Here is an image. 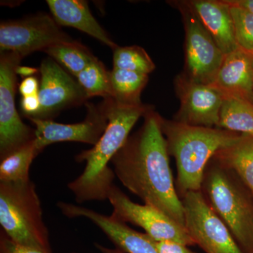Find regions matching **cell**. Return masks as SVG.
I'll list each match as a JSON object with an SVG mask.
<instances>
[{
	"label": "cell",
	"mask_w": 253,
	"mask_h": 253,
	"mask_svg": "<svg viewBox=\"0 0 253 253\" xmlns=\"http://www.w3.org/2000/svg\"><path fill=\"white\" fill-rule=\"evenodd\" d=\"M86 106L85 119L75 124L30 118L36 126L35 143L38 151L41 153L46 146L61 141H76L93 146L97 144L107 126V116L102 102L97 106L93 104Z\"/></svg>",
	"instance_id": "13"
},
{
	"label": "cell",
	"mask_w": 253,
	"mask_h": 253,
	"mask_svg": "<svg viewBox=\"0 0 253 253\" xmlns=\"http://www.w3.org/2000/svg\"><path fill=\"white\" fill-rule=\"evenodd\" d=\"M228 1L231 4L244 8L253 14V0H228Z\"/></svg>",
	"instance_id": "31"
},
{
	"label": "cell",
	"mask_w": 253,
	"mask_h": 253,
	"mask_svg": "<svg viewBox=\"0 0 253 253\" xmlns=\"http://www.w3.org/2000/svg\"><path fill=\"white\" fill-rule=\"evenodd\" d=\"M40 154L34 139L1 160L0 182H26L31 180L30 168L33 160Z\"/></svg>",
	"instance_id": "21"
},
{
	"label": "cell",
	"mask_w": 253,
	"mask_h": 253,
	"mask_svg": "<svg viewBox=\"0 0 253 253\" xmlns=\"http://www.w3.org/2000/svg\"><path fill=\"white\" fill-rule=\"evenodd\" d=\"M57 207L66 217H83L98 226L118 250L126 253H159L156 241L146 234L133 230L125 223L113 219L111 216L81 206L59 201Z\"/></svg>",
	"instance_id": "14"
},
{
	"label": "cell",
	"mask_w": 253,
	"mask_h": 253,
	"mask_svg": "<svg viewBox=\"0 0 253 253\" xmlns=\"http://www.w3.org/2000/svg\"><path fill=\"white\" fill-rule=\"evenodd\" d=\"M211 85L220 91L224 98H240L253 102L252 54L239 47L225 55Z\"/></svg>",
	"instance_id": "15"
},
{
	"label": "cell",
	"mask_w": 253,
	"mask_h": 253,
	"mask_svg": "<svg viewBox=\"0 0 253 253\" xmlns=\"http://www.w3.org/2000/svg\"><path fill=\"white\" fill-rule=\"evenodd\" d=\"M78 253L72 252V253Z\"/></svg>",
	"instance_id": "33"
},
{
	"label": "cell",
	"mask_w": 253,
	"mask_h": 253,
	"mask_svg": "<svg viewBox=\"0 0 253 253\" xmlns=\"http://www.w3.org/2000/svg\"><path fill=\"white\" fill-rule=\"evenodd\" d=\"M23 59L14 52L0 54V160L36 139V130L21 121L15 104L16 68Z\"/></svg>",
	"instance_id": "6"
},
{
	"label": "cell",
	"mask_w": 253,
	"mask_h": 253,
	"mask_svg": "<svg viewBox=\"0 0 253 253\" xmlns=\"http://www.w3.org/2000/svg\"><path fill=\"white\" fill-rule=\"evenodd\" d=\"M231 14L234 21L236 42L241 49L253 53V14L251 11L231 4Z\"/></svg>",
	"instance_id": "25"
},
{
	"label": "cell",
	"mask_w": 253,
	"mask_h": 253,
	"mask_svg": "<svg viewBox=\"0 0 253 253\" xmlns=\"http://www.w3.org/2000/svg\"><path fill=\"white\" fill-rule=\"evenodd\" d=\"M38 72V69H37V68L28 67V66H21V65L16 68V73H17V75L24 78L33 77Z\"/></svg>",
	"instance_id": "30"
},
{
	"label": "cell",
	"mask_w": 253,
	"mask_h": 253,
	"mask_svg": "<svg viewBox=\"0 0 253 253\" xmlns=\"http://www.w3.org/2000/svg\"><path fill=\"white\" fill-rule=\"evenodd\" d=\"M113 68L149 76L156 68V65L141 46H118L113 49Z\"/></svg>",
	"instance_id": "24"
},
{
	"label": "cell",
	"mask_w": 253,
	"mask_h": 253,
	"mask_svg": "<svg viewBox=\"0 0 253 253\" xmlns=\"http://www.w3.org/2000/svg\"><path fill=\"white\" fill-rule=\"evenodd\" d=\"M224 55L239 47L230 5L226 0L186 1Z\"/></svg>",
	"instance_id": "16"
},
{
	"label": "cell",
	"mask_w": 253,
	"mask_h": 253,
	"mask_svg": "<svg viewBox=\"0 0 253 253\" xmlns=\"http://www.w3.org/2000/svg\"><path fill=\"white\" fill-rule=\"evenodd\" d=\"M52 16L40 13L22 19L0 23V51L14 52L24 58L59 43L73 41Z\"/></svg>",
	"instance_id": "8"
},
{
	"label": "cell",
	"mask_w": 253,
	"mask_h": 253,
	"mask_svg": "<svg viewBox=\"0 0 253 253\" xmlns=\"http://www.w3.org/2000/svg\"><path fill=\"white\" fill-rule=\"evenodd\" d=\"M185 30V71L191 81L212 84L225 55L186 1H176Z\"/></svg>",
	"instance_id": "7"
},
{
	"label": "cell",
	"mask_w": 253,
	"mask_h": 253,
	"mask_svg": "<svg viewBox=\"0 0 253 253\" xmlns=\"http://www.w3.org/2000/svg\"><path fill=\"white\" fill-rule=\"evenodd\" d=\"M44 52L76 77L96 59L90 50L75 41L54 44L44 50Z\"/></svg>",
	"instance_id": "22"
},
{
	"label": "cell",
	"mask_w": 253,
	"mask_h": 253,
	"mask_svg": "<svg viewBox=\"0 0 253 253\" xmlns=\"http://www.w3.org/2000/svg\"><path fill=\"white\" fill-rule=\"evenodd\" d=\"M40 71L38 97L41 109L33 118L52 121L63 110L86 104L89 98L79 83L54 59L49 57L43 60Z\"/></svg>",
	"instance_id": "11"
},
{
	"label": "cell",
	"mask_w": 253,
	"mask_h": 253,
	"mask_svg": "<svg viewBox=\"0 0 253 253\" xmlns=\"http://www.w3.org/2000/svg\"><path fill=\"white\" fill-rule=\"evenodd\" d=\"M76 78L89 99L92 96H101L104 99L111 97L110 71L97 58L81 71Z\"/></svg>",
	"instance_id": "23"
},
{
	"label": "cell",
	"mask_w": 253,
	"mask_h": 253,
	"mask_svg": "<svg viewBox=\"0 0 253 253\" xmlns=\"http://www.w3.org/2000/svg\"><path fill=\"white\" fill-rule=\"evenodd\" d=\"M161 129L168 154L175 160L176 188L180 199L190 191H201L208 163L219 150L241 134L218 127L190 126L161 117Z\"/></svg>",
	"instance_id": "3"
},
{
	"label": "cell",
	"mask_w": 253,
	"mask_h": 253,
	"mask_svg": "<svg viewBox=\"0 0 253 253\" xmlns=\"http://www.w3.org/2000/svg\"><path fill=\"white\" fill-rule=\"evenodd\" d=\"M148 75L115 69L110 71L111 97L120 104L139 105L141 94L149 81Z\"/></svg>",
	"instance_id": "19"
},
{
	"label": "cell",
	"mask_w": 253,
	"mask_h": 253,
	"mask_svg": "<svg viewBox=\"0 0 253 253\" xmlns=\"http://www.w3.org/2000/svg\"><path fill=\"white\" fill-rule=\"evenodd\" d=\"M219 128L253 136V102L240 98H224Z\"/></svg>",
	"instance_id": "20"
},
{
	"label": "cell",
	"mask_w": 253,
	"mask_h": 253,
	"mask_svg": "<svg viewBox=\"0 0 253 253\" xmlns=\"http://www.w3.org/2000/svg\"><path fill=\"white\" fill-rule=\"evenodd\" d=\"M0 224L1 231L16 244L53 253L41 200L31 179L0 182Z\"/></svg>",
	"instance_id": "5"
},
{
	"label": "cell",
	"mask_w": 253,
	"mask_h": 253,
	"mask_svg": "<svg viewBox=\"0 0 253 253\" xmlns=\"http://www.w3.org/2000/svg\"><path fill=\"white\" fill-rule=\"evenodd\" d=\"M252 57H253V53L252 54Z\"/></svg>",
	"instance_id": "32"
},
{
	"label": "cell",
	"mask_w": 253,
	"mask_h": 253,
	"mask_svg": "<svg viewBox=\"0 0 253 253\" xmlns=\"http://www.w3.org/2000/svg\"><path fill=\"white\" fill-rule=\"evenodd\" d=\"M40 109H41V103H40L38 94L22 97L21 101V111L28 119L36 117Z\"/></svg>",
	"instance_id": "27"
},
{
	"label": "cell",
	"mask_w": 253,
	"mask_h": 253,
	"mask_svg": "<svg viewBox=\"0 0 253 253\" xmlns=\"http://www.w3.org/2000/svg\"><path fill=\"white\" fill-rule=\"evenodd\" d=\"M159 253H196L188 249V246L172 241H156Z\"/></svg>",
	"instance_id": "28"
},
{
	"label": "cell",
	"mask_w": 253,
	"mask_h": 253,
	"mask_svg": "<svg viewBox=\"0 0 253 253\" xmlns=\"http://www.w3.org/2000/svg\"><path fill=\"white\" fill-rule=\"evenodd\" d=\"M0 253H46L40 250L16 244L1 230Z\"/></svg>",
	"instance_id": "26"
},
{
	"label": "cell",
	"mask_w": 253,
	"mask_h": 253,
	"mask_svg": "<svg viewBox=\"0 0 253 253\" xmlns=\"http://www.w3.org/2000/svg\"><path fill=\"white\" fill-rule=\"evenodd\" d=\"M144 118L140 129L129 136L113 158V172L145 204L157 208L185 228L184 206L169 166L161 116L153 109Z\"/></svg>",
	"instance_id": "1"
},
{
	"label": "cell",
	"mask_w": 253,
	"mask_h": 253,
	"mask_svg": "<svg viewBox=\"0 0 253 253\" xmlns=\"http://www.w3.org/2000/svg\"><path fill=\"white\" fill-rule=\"evenodd\" d=\"M234 171L212 158L205 171L202 191L243 253H253V201Z\"/></svg>",
	"instance_id": "4"
},
{
	"label": "cell",
	"mask_w": 253,
	"mask_h": 253,
	"mask_svg": "<svg viewBox=\"0 0 253 253\" xmlns=\"http://www.w3.org/2000/svg\"><path fill=\"white\" fill-rule=\"evenodd\" d=\"M102 104L108 118L107 126L92 149L82 151L76 156L77 162L86 163L85 168L81 175L68 184L78 204L108 200L116 176L109 163L126 144L138 120L154 109L143 103L120 104L110 97L104 99Z\"/></svg>",
	"instance_id": "2"
},
{
	"label": "cell",
	"mask_w": 253,
	"mask_h": 253,
	"mask_svg": "<svg viewBox=\"0 0 253 253\" xmlns=\"http://www.w3.org/2000/svg\"><path fill=\"white\" fill-rule=\"evenodd\" d=\"M108 200L113 206L111 218L120 222L131 223L142 228L154 241H172L186 246L196 245L185 228L157 208L132 202L114 184L110 190Z\"/></svg>",
	"instance_id": "10"
},
{
	"label": "cell",
	"mask_w": 253,
	"mask_h": 253,
	"mask_svg": "<svg viewBox=\"0 0 253 253\" xmlns=\"http://www.w3.org/2000/svg\"><path fill=\"white\" fill-rule=\"evenodd\" d=\"M180 107L174 121L190 126L219 128L220 113L224 97L211 84L191 81L185 75L174 81Z\"/></svg>",
	"instance_id": "12"
},
{
	"label": "cell",
	"mask_w": 253,
	"mask_h": 253,
	"mask_svg": "<svg viewBox=\"0 0 253 253\" xmlns=\"http://www.w3.org/2000/svg\"><path fill=\"white\" fill-rule=\"evenodd\" d=\"M39 89V83L38 79L34 76L24 78L18 87V90L22 97L38 94Z\"/></svg>",
	"instance_id": "29"
},
{
	"label": "cell",
	"mask_w": 253,
	"mask_h": 253,
	"mask_svg": "<svg viewBox=\"0 0 253 253\" xmlns=\"http://www.w3.org/2000/svg\"><path fill=\"white\" fill-rule=\"evenodd\" d=\"M181 200L185 228L195 244L206 253H243L225 224L208 204L202 191H190Z\"/></svg>",
	"instance_id": "9"
},
{
	"label": "cell",
	"mask_w": 253,
	"mask_h": 253,
	"mask_svg": "<svg viewBox=\"0 0 253 253\" xmlns=\"http://www.w3.org/2000/svg\"><path fill=\"white\" fill-rule=\"evenodd\" d=\"M51 16L60 26L76 28L113 50L118 45L91 14L84 0H48Z\"/></svg>",
	"instance_id": "17"
},
{
	"label": "cell",
	"mask_w": 253,
	"mask_h": 253,
	"mask_svg": "<svg viewBox=\"0 0 253 253\" xmlns=\"http://www.w3.org/2000/svg\"><path fill=\"white\" fill-rule=\"evenodd\" d=\"M213 158L234 171L253 195V136L241 134L234 143L218 151Z\"/></svg>",
	"instance_id": "18"
}]
</instances>
